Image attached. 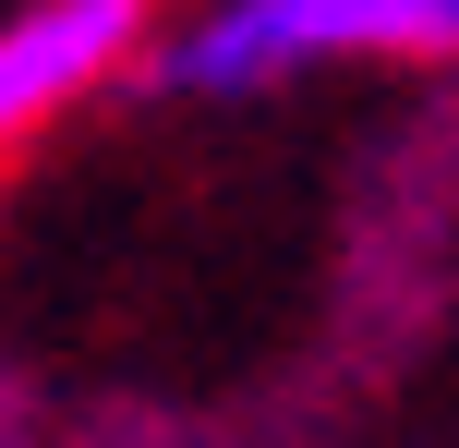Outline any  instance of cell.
<instances>
[{"label":"cell","mask_w":459,"mask_h":448,"mask_svg":"<svg viewBox=\"0 0 459 448\" xmlns=\"http://www.w3.org/2000/svg\"><path fill=\"white\" fill-rule=\"evenodd\" d=\"M134 37H145V0H37V13H13L0 24V145L37 134L97 73H121Z\"/></svg>","instance_id":"cell-2"},{"label":"cell","mask_w":459,"mask_h":448,"mask_svg":"<svg viewBox=\"0 0 459 448\" xmlns=\"http://www.w3.org/2000/svg\"><path fill=\"white\" fill-rule=\"evenodd\" d=\"M339 48L436 61V48H459V0H218L158 73L194 97H230V85H266L290 61H339Z\"/></svg>","instance_id":"cell-1"}]
</instances>
